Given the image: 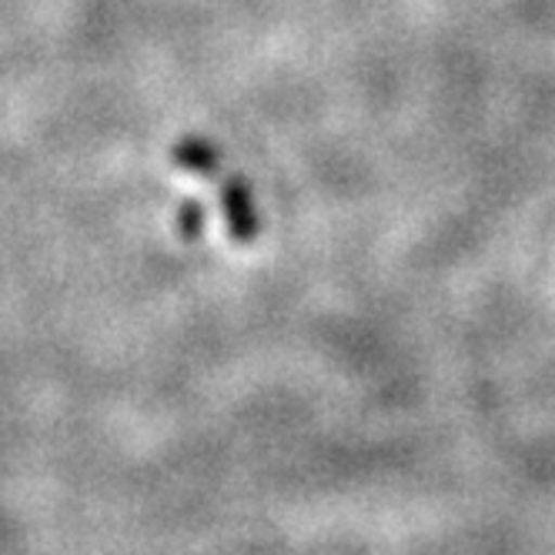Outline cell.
<instances>
[{"mask_svg":"<svg viewBox=\"0 0 555 555\" xmlns=\"http://www.w3.org/2000/svg\"><path fill=\"white\" fill-rule=\"evenodd\" d=\"M218 188V202H221V218L228 224V234L234 245H255L258 242V231H261V218L255 208V194L251 184L242 175H224L221 181H215Z\"/></svg>","mask_w":555,"mask_h":555,"instance_id":"6da1fadb","label":"cell"},{"mask_svg":"<svg viewBox=\"0 0 555 555\" xmlns=\"http://www.w3.org/2000/svg\"><path fill=\"white\" fill-rule=\"evenodd\" d=\"M171 162L181 168V171H188V175H197V178H205V181H218L221 178V171H224V157H221V151L211 144V141H205V138H184V141H178L175 144V151H171Z\"/></svg>","mask_w":555,"mask_h":555,"instance_id":"7a4b0ae2","label":"cell"},{"mask_svg":"<svg viewBox=\"0 0 555 555\" xmlns=\"http://www.w3.org/2000/svg\"><path fill=\"white\" fill-rule=\"evenodd\" d=\"M178 231L184 242H197L205 234V208L197 197H184L181 208H178Z\"/></svg>","mask_w":555,"mask_h":555,"instance_id":"3957f363","label":"cell"}]
</instances>
